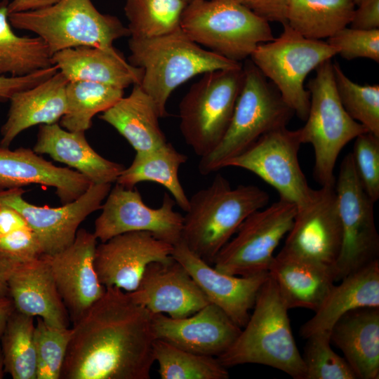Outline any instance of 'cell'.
<instances>
[{"mask_svg":"<svg viewBox=\"0 0 379 379\" xmlns=\"http://www.w3.org/2000/svg\"><path fill=\"white\" fill-rule=\"evenodd\" d=\"M60 379H149L154 357L151 312L128 292L105 288L77 321Z\"/></svg>","mask_w":379,"mask_h":379,"instance_id":"cell-1","label":"cell"},{"mask_svg":"<svg viewBox=\"0 0 379 379\" xmlns=\"http://www.w3.org/2000/svg\"><path fill=\"white\" fill-rule=\"evenodd\" d=\"M269 194L260 187L240 185L233 188L217 174L206 187L189 199L183 216L181 240L208 264L253 212L265 207Z\"/></svg>","mask_w":379,"mask_h":379,"instance_id":"cell-2","label":"cell"},{"mask_svg":"<svg viewBox=\"0 0 379 379\" xmlns=\"http://www.w3.org/2000/svg\"><path fill=\"white\" fill-rule=\"evenodd\" d=\"M128 47V61L142 69L140 86L154 101L161 118L168 115L169 96L182 84L199 74L243 65L202 48L181 28L154 38L130 37Z\"/></svg>","mask_w":379,"mask_h":379,"instance_id":"cell-3","label":"cell"},{"mask_svg":"<svg viewBox=\"0 0 379 379\" xmlns=\"http://www.w3.org/2000/svg\"><path fill=\"white\" fill-rule=\"evenodd\" d=\"M253 312L239 335L217 357L225 366L245 364L271 366L295 379H305V367L293 335L288 309L269 274L261 286Z\"/></svg>","mask_w":379,"mask_h":379,"instance_id":"cell-4","label":"cell"},{"mask_svg":"<svg viewBox=\"0 0 379 379\" xmlns=\"http://www.w3.org/2000/svg\"><path fill=\"white\" fill-rule=\"evenodd\" d=\"M244 78L233 114L223 138L198 168L208 175L223 168L230 159L248 148L263 135L286 127L293 111L271 81L248 59L243 65Z\"/></svg>","mask_w":379,"mask_h":379,"instance_id":"cell-5","label":"cell"},{"mask_svg":"<svg viewBox=\"0 0 379 379\" xmlns=\"http://www.w3.org/2000/svg\"><path fill=\"white\" fill-rule=\"evenodd\" d=\"M8 20L13 27L40 37L51 56L79 46L111 47L115 40L130 36L117 17L100 13L91 0H59L45 8L9 13Z\"/></svg>","mask_w":379,"mask_h":379,"instance_id":"cell-6","label":"cell"},{"mask_svg":"<svg viewBox=\"0 0 379 379\" xmlns=\"http://www.w3.org/2000/svg\"><path fill=\"white\" fill-rule=\"evenodd\" d=\"M180 28L199 45L239 62L274 38L270 22L238 0L191 1L182 13Z\"/></svg>","mask_w":379,"mask_h":379,"instance_id":"cell-7","label":"cell"},{"mask_svg":"<svg viewBox=\"0 0 379 379\" xmlns=\"http://www.w3.org/2000/svg\"><path fill=\"white\" fill-rule=\"evenodd\" d=\"M315 72L307 85L310 95L308 115L298 131L302 144L309 143L313 148L314 178L324 186L335 184L334 168L343 147L368 131L344 109L335 88L331 59L320 64Z\"/></svg>","mask_w":379,"mask_h":379,"instance_id":"cell-8","label":"cell"},{"mask_svg":"<svg viewBox=\"0 0 379 379\" xmlns=\"http://www.w3.org/2000/svg\"><path fill=\"white\" fill-rule=\"evenodd\" d=\"M282 25L281 33L259 44L249 58L294 114L305 121L310 101L305 80L320 64L338 55V50L326 41L304 37L286 22Z\"/></svg>","mask_w":379,"mask_h":379,"instance_id":"cell-9","label":"cell"},{"mask_svg":"<svg viewBox=\"0 0 379 379\" xmlns=\"http://www.w3.org/2000/svg\"><path fill=\"white\" fill-rule=\"evenodd\" d=\"M244 78L241 67L203 74L179 105L180 129L199 157L210 153L230 125Z\"/></svg>","mask_w":379,"mask_h":379,"instance_id":"cell-10","label":"cell"},{"mask_svg":"<svg viewBox=\"0 0 379 379\" xmlns=\"http://www.w3.org/2000/svg\"><path fill=\"white\" fill-rule=\"evenodd\" d=\"M335 191L342 227L341 248L334 265L336 281L378 259L379 236L375 203L360 182L351 153L340 164Z\"/></svg>","mask_w":379,"mask_h":379,"instance_id":"cell-11","label":"cell"},{"mask_svg":"<svg viewBox=\"0 0 379 379\" xmlns=\"http://www.w3.org/2000/svg\"><path fill=\"white\" fill-rule=\"evenodd\" d=\"M296 206L280 199L251 213L213 262L218 271L235 276L267 272L274 252L291 230Z\"/></svg>","mask_w":379,"mask_h":379,"instance_id":"cell-12","label":"cell"},{"mask_svg":"<svg viewBox=\"0 0 379 379\" xmlns=\"http://www.w3.org/2000/svg\"><path fill=\"white\" fill-rule=\"evenodd\" d=\"M301 144L298 129L278 128L261 136L227 161L223 168L234 166L251 171L272 186L280 199L301 208L312 201L316 193L309 186L299 163Z\"/></svg>","mask_w":379,"mask_h":379,"instance_id":"cell-13","label":"cell"},{"mask_svg":"<svg viewBox=\"0 0 379 379\" xmlns=\"http://www.w3.org/2000/svg\"><path fill=\"white\" fill-rule=\"evenodd\" d=\"M175 204L165 193L160 207L151 208L137 189L116 183L102 205L93 234L105 242L126 232H148L173 246L181 240L183 222V216L174 210Z\"/></svg>","mask_w":379,"mask_h":379,"instance_id":"cell-14","label":"cell"},{"mask_svg":"<svg viewBox=\"0 0 379 379\" xmlns=\"http://www.w3.org/2000/svg\"><path fill=\"white\" fill-rule=\"evenodd\" d=\"M111 184H91L77 199L62 206H39L25 201L21 187L0 190V205L15 209L37 237L43 255H52L70 246L80 224L101 209Z\"/></svg>","mask_w":379,"mask_h":379,"instance_id":"cell-15","label":"cell"},{"mask_svg":"<svg viewBox=\"0 0 379 379\" xmlns=\"http://www.w3.org/2000/svg\"><path fill=\"white\" fill-rule=\"evenodd\" d=\"M341 244L335 184L321 186L310 203L297 209L280 253L334 268Z\"/></svg>","mask_w":379,"mask_h":379,"instance_id":"cell-16","label":"cell"},{"mask_svg":"<svg viewBox=\"0 0 379 379\" xmlns=\"http://www.w3.org/2000/svg\"><path fill=\"white\" fill-rule=\"evenodd\" d=\"M173 246L148 232H130L97 245L95 267L100 282L126 292L135 291L146 267L172 258Z\"/></svg>","mask_w":379,"mask_h":379,"instance_id":"cell-17","label":"cell"},{"mask_svg":"<svg viewBox=\"0 0 379 379\" xmlns=\"http://www.w3.org/2000/svg\"><path fill=\"white\" fill-rule=\"evenodd\" d=\"M97 240L93 233L80 229L70 246L54 255H46L58 292L73 324L82 317L105 291L94 264Z\"/></svg>","mask_w":379,"mask_h":379,"instance_id":"cell-18","label":"cell"},{"mask_svg":"<svg viewBox=\"0 0 379 379\" xmlns=\"http://www.w3.org/2000/svg\"><path fill=\"white\" fill-rule=\"evenodd\" d=\"M151 325L154 339L214 357L227 351L241 331L223 310L211 302L183 318L151 313Z\"/></svg>","mask_w":379,"mask_h":379,"instance_id":"cell-19","label":"cell"},{"mask_svg":"<svg viewBox=\"0 0 379 379\" xmlns=\"http://www.w3.org/2000/svg\"><path fill=\"white\" fill-rule=\"evenodd\" d=\"M172 257L186 269L210 302L240 328L246 325L268 272L250 276L221 272L190 251L182 240L173 245Z\"/></svg>","mask_w":379,"mask_h":379,"instance_id":"cell-20","label":"cell"},{"mask_svg":"<svg viewBox=\"0 0 379 379\" xmlns=\"http://www.w3.org/2000/svg\"><path fill=\"white\" fill-rule=\"evenodd\" d=\"M128 293L149 312L172 318L188 317L210 303L186 269L173 257L149 263L138 288Z\"/></svg>","mask_w":379,"mask_h":379,"instance_id":"cell-21","label":"cell"},{"mask_svg":"<svg viewBox=\"0 0 379 379\" xmlns=\"http://www.w3.org/2000/svg\"><path fill=\"white\" fill-rule=\"evenodd\" d=\"M16 310L57 328H69V312L58 292L46 255L3 273Z\"/></svg>","mask_w":379,"mask_h":379,"instance_id":"cell-22","label":"cell"},{"mask_svg":"<svg viewBox=\"0 0 379 379\" xmlns=\"http://www.w3.org/2000/svg\"><path fill=\"white\" fill-rule=\"evenodd\" d=\"M32 184L54 187L63 205L77 199L93 183L79 172L58 167L33 149L0 146V190Z\"/></svg>","mask_w":379,"mask_h":379,"instance_id":"cell-23","label":"cell"},{"mask_svg":"<svg viewBox=\"0 0 379 379\" xmlns=\"http://www.w3.org/2000/svg\"><path fill=\"white\" fill-rule=\"evenodd\" d=\"M52 64L68 81H86L124 89L140 84L143 70L127 62L114 46H79L54 53Z\"/></svg>","mask_w":379,"mask_h":379,"instance_id":"cell-24","label":"cell"},{"mask_svg":"<svg viewBox=\"0 0 379 379\" xmlns=\"http://www.w3.org/2000/svg\"><path fill=\"white\" fill-rule=\"evenodd\" d=\"M68 80L59 71L37 85L14 93L7 119L1 129V147H8L24 130L35 125L57 123L67 110Z\"/></svg>","mask_w":379,"mask_h":379,"instance_id":"cell-25","label":"cell"},{"mask_svg":"<svg viewBox=\"0 0 379 379\" xmlns=\"http://www.w3.org/2000/svg\"><path fill=\"white\" fill-rule=\"evenodd\" d=\"M84 133L66 130L58 123L40 125L33 150L77 169L93 184L116 182L125 167L98 154Z\"/></svg>","mask_w":379,"mask_h":379,"instance_id":"cell-26","label":"cell"},{"mask_svg":"<svg viewBox=\"0 0 379 379\" xmlns=\"http://www.w3.org/2000/svg\"><path fill=\"white\" fill-rule=\"evenodd\" d=\"M361 307H379V260L375 259L349 274L333 286L315 314L300 328L307 339L320 333H331L345 313Z\"/></svg>","mask_w":379,"mask_h":379,"instance_id":"cell-27","label":"cell"},{"mask_svg":"<svg viewBox=\"0 0 379 379\" xmlns=\"http://www.w3.org/2000/svg\"><path fill=\"white\" fill-rule=\"evenodd\" d=\"M287 307L315 312L335 281L333 267L279 253L268 271Z\"/></svg>","mask_w":379,"mask_h":379,"instance_id":"cell-28","label":"cell"},{"mask_svg":"<svg viewBox=\"0 0 379 379\" xmlns=\"http://www.w3.org/2000/svg\"><path fill=\"white\" fill-rule=\"evenodd\" d=\"M330 338L357 378H379V307H361L345 313L333 325Z\"/></svg>","mask_w":379,"mask_h":379,"instance_id":"cell-29","label":"cell"},{"mask_svg":"<svg viewBox=\"0 0 379 379\" xmlns=\"http://www.w3.org/2000/svg\"><path fill=\"white\" fill-rule=\"evenodd\" d=\"M159 111L152 99L140 84L103 112L100 119L114 127L136 152L147 151L165 144Z\"/></svg>","mask_w":379,"mask_h":379,"instance_id":"cell-30","label":"cell"},{"mask_svg":"<svg viewBox=\"0 0 379 379\" xmlns=\"http://www.w3.org/2000/svg\"><path fill=\"white\" fill-rule=\"evenodd\" d=\"M187 159V155L168 142L154 149L136 152L131 164L124 168L116 183L128 188L144 181L158 183L170 192L175 203L185 212L189 198L180 182L178 171Z\"/></svg>","mask_w":379,"mask_h":379,"instance_id":"cell-31","label":"cell"},{"mask_svg":"<svg viewBox=\"0 0 379 379\" xmlns=\"http://www.w3.org/2000/svg\"><path fill=\"white\" fill-rule=\"evenodd\" d=\"M355 8L354 0H288L285 20L304 37L322 40L347 27Z\"/></svg>","mask_w":379,"mask_h":379,"instance_id":"cell-32","label":"cell"},{"mask_svg":"<svg viewBox=\"0 0 379 379\" xmlns=\"http://www.w3.org/2000/svg\"><path fill=\"white\" fill-rule=\"evenodd\" d=\"M7 1L0 4V75H27L53 65L51 55L39 36H18L8 20Z\"/></svg>","mask_w":379,"mask_h":379,"instance_id":"cell-33","label":"cell"},{"mask_svg":"<svg viewBox=\"0 0 379 379\" xmlns=\"http://www.w3.org/2000/svg\"><path fill=\"white\" fill-rule=\"evenodd\" d=\"M124 89L100 83L68 81L66 86L67 110L60 126L70 131L85 132L93 118L112 107L124 97Z\"/></svg>","mask_w":379,"mask_h":379,"instance_id":"cell-34","label":"cell"},{"mask_svg":"<svg viewBox=\"0 0 379 379\" xmlns=\"http://www.w3.org/2000/svg\"><path fill=\"white\" fill-rule=\"evenodd\" d=\"M34 317L15 309L1 336L4 371L13 379H36Z\"/></svg>","mask_w":379,"mask_h":379,"instance_id":"cell-35","label":"cell"},{"mask_svg":"<svg viewBox=\"0 0 379 379\" xmlns=\"http://www.w3.org/2000/svg\"><path fill=\"white\" fill-rule=\"evenodd\" d=\"M185 0H126L130 37L149 39L180 29Z\"/></svg>","mask_w":379,"mask_h":379,"instance_id":"cell-36","label":"cell"},{"mask_svg":"<svg viewBox=\"0 0 379 379\" xmlns=\"http://www.w3.org/2000/svg\"><path fill=\"white\" fill-rule=\"evenodd\" d=\"M154 360L161 379H227V368L217 357L192 353L154 339Z\"/></svg>","mask_w":379,"mask_h":379,"instance_id":"cell-37","label":"cell"},{"mask_svg":"<svg viewBox=\"0 0 379 379\" xmlns=\"http://www.w3.org/2000/svg\"><path fill=\"white\" fill-rule=\"evenodd\" d=\"M335 88L347 114L369 132L379 137V85H360L333 63Z\"/></svg>","mask_w":379,"mask_h":379,"instance_id":"cell-38","label":"cell"},{"mask_svg":"<svg viewBox=\"0 0 379 379\" xmlns=\"http://www.w3.org/2000/svg\"><path fill=\"white\" fill-rule=\"evenodd\" d=\"M71 328L51 326L37 317L34 328L36 379H60Z\"/></svg>","mask_w":379,"mask_h":379,"instance_id":"cell-39","label":"cell"},{"mask_svg":"<svg viewBox=\"0 0 379 379\" xmlns=\"http://www.w3.org/2000/svg\"><path fill=\"white\" fill-rule=\"evenodd\" d=\"M331 333L320 332L307 338L302 357L305 379H356L346 359L331 347Z\"/></svg>","mask_w":379,"mask_h":379,"instance_id":"cell-40","label":"cell"},{"mask_svg":"<svg viewBox=\"0 0 379 379\" xmlns=\"http://www.w3.org/2000/svg\"><path fill=\"white\" fill-rule=\"evenodd\" d=\"M351 152L360 182L371 199H379V137L365 132L354 139Z\"/></svg>","mask_w":379,"mask_h":379,"instance_id":"cell-41","label":"cell"},{"mask_svg":"<svg viewBox=\"0 0 379 379\" xmlns=\"http://www.w3.org/2000/svg\"><path fill=\"white\" fill-rule=\"evenodd\" d=\"M326 42L345 60L363 58L379 62V29L362 30L346 27L328 38Z\"/></svg>","mask_w":379,"mask_h":379,"instance_id":"cell-42","label":"cell"},{"mask_svg":"<svg viewBox=\"0 0 379 379\" xmlns=\"http://www.w3.org/2000/svg\"><path fill=\"white\" fill-rule=\"evenodd\" d=\"M43 255L39 241L29 227L0 237V272Z\"/></svg>","mask_w":379,"mask_h":379,"instance_id":"cell-43","label":"cell"},{"mask_svg":"<svg viewBox=\"0 0 379 379\" xmlns=\"http://www.w3.org/2000/svg\"><path fill=\"white\" fill-rule=\"evenodd\" d=\"M58 71L57 66L53 65L27 75L20 77H5L0 75V101L10 100L11 96L18 92L32 88L46 80Z\"/></svg>","mask_w":379,"mask_h":379,"instance_id":"cell-44","label":"cell"},{"mask_svg":"<svg viewBox=\"0 0 379 379\" xmlns=\"http://www.w3.org/2000/svg\"><path fill=\"white\" fill-rule=\"evenodd\" d=\"M241 4L268 22H286L288 0H238Z\"/></svg>","mask_w":379,"mask_h":379,"instance_id":"cell-45","label":"cell"},{"mask_svg":"<svg viewBox=\"0 0 379 379\" xmlns=\"http://www.w3.org/2000/svg\"><path fill=\"white\" fill-rule=\"evenodd\" d=\"M349 25L362 30L379 29V0H365L357 6Z\"/></svg>","mask_w":379,"mask_h":379,"instance_id":"cell-46","label":"cell"},{"mask_svg":"<svg viewBox=\"0 0 379 379\" xmlns=\"http://www.w3.org/2000/svg\"><path fill=\"white\" fill-rule=\"evenodd\" d=\"M29 227L25 218L15 209L0 205V237Z\"/></svg>","mask_w":379,"mask_h":379,"instance_id":"cell-47","label":"cell"},{"mask_svg":"<svg viewBox=\"0 0 379 379\" xmlns=\"http://www.w3.org/2000/svg\"><path fill=\"white\" fill-rule=\"evenodd\" d=\"M59 0H13L8 4L9 13L36 10L51 6Z\"/></svg>","mask_w":379,"mask_h":379,"instance_id":"cell-48","label":"cell"},{"mask_svg":"<svg viewBox=\"0 0 379 379\" xmlns=\"http://www.w3.org/2000/svg\"><path fill=\"white\" fill-rule=\"evenodd\" d=\"M15 309L13 300L10 296L0 298V338L9 317Z\"/></svg>","mask_w":379,"mask_h":379,"instance_id":"cell-49","label":"cell"},{"mask_svg":"<svg viewBox=\"0 0 379 379\" xmlns=\"http://www.w3.org/2000/svg\"><path fill=\"white\" fill-rule=\"evenodd\" d=\"M9 296V291L6 277L0 272V298Z\"/></svg>","mask_w":379,"mask_h":379,"instance_id":"cell-50","label":"cell"},{"mask_svg":"<svg viewBox=\"0 0 379 379\" xmlns=\"http://www.w3.org/2000/svg\"><path fill=\"white\" fill-rule=\"evenodd\" d=\"M4 360L1 348L0 347V379L4 378Z\"/></svg>","mask_w":379,"mask_h":379,"instance_id":"cell-51","label":"cell"},{"mask_svg":"<svg viewBox=\"0 0 379 379\" xmlns=\"http://www.w3.org/2000/svg\"><path fill=\"white\" fill-rule=\"evenodd\" d=\"M354 3H355V5L357 6L359 5L361 3H362L365 0H354Z\"/></svg>","mask_w":379,"mask_h":379,"instance_id":"cell-52","label":"cell"},{"mask_svg":"<svg viewBox=\"0 0 379 379\" xmlns=\"http://www.w3.org/2000/svg\"><path fill=\"white\" fill-rule=\"evenodd\" d=\"M185 1H186L187 3L188 4V3H190V2H191V1H195V0H185Z\"/></svg>","mask_w":379,"mask_h":379,"instance_id":"cell-53","label":"cell"}]
</instances>
